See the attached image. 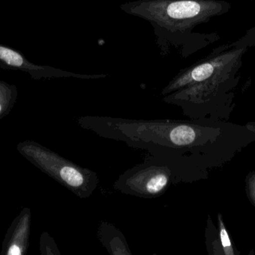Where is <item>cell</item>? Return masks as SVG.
<instances>
[{"label":"cell","instance_id":"10","mask_svg":"<svg viewBox=\"0 0 255 255\" xmlns=\"http://www.w3.org/2000/svg\"><path fill=\"white\" fill-rule=\"evenodd\" d=\"M233 46L254 47L255 46V25L249 29L241 38L231 43Z\"/></svg>","mask_w":255,"mask_h":255},{"label":"cell","instance_id":"11","mask_svg":"<svg viewBox=\"0 0 255 255\" xmlns=\"http://www.w3.org/2000/svg\"><path fill=\"white\" fill-rule=\"evenodd\" d=\"M221 232H220V236H221L222 244L225 248L231 247V241L229 239V235H228L227 232L223 229V224H222Z\"/></svg>","mask_w":255,"mask_h":255},{"label":"cell","instance_id":"2","mask_svg":"<svg viewBox=\"0 0 255 255\" xmlns=\"http://www.w3.org/2000/svg\"><path fill=\"white\" fill-rule=\"evenodd\" d=\"M190 166L181 162L149 155L120 175L114 189L142 199L160 197L172 186L188 181Z\"/></svg>","mask_w":255,"mask_h":255},{"label":"cell","instance_id":"4","mask_svg":"<svg viewBox=\"0 0 255 255\" xmlns=\"http://www.w3.org/2000/svg\"><path fill=\"white\" fill-rule=\"evenodd\" d=\"M247 49L245 46H233L231 43L217 48L205 59L179 73L162 90V95H168L226 70L242 66L243 57Z\"/></svg>","mask_w":255,"mask_h":255},{"label":"cell","instance_id":"9","mask_svg":"<svg viewBox=\"0 0 255 255\" xmlns=\"http://www.w3.org/2000/svg\"><path fill=\"white\" fill-rule=\"evenodd\" d=\"M40 252L43 255L59 254L53 240L47 233H43L40 238Z\"/></svg>","mask_w":255,"mask_h":255},{"label":"cell","instance_id":"5","mask_svg":"<svg viewBox=\"0 0 255 255\" xmlns=\"http://www.w3.org/2000/svg\"><path fill=\"white\" fill-rule=\"evenodd\" d=\"M0 67L10 70H20L28 73L34 79L43 78L63 77L73 76L69 72L63 71L49 66L37 65L28 61L20 52L0 43Z\"/></svg>","mask_w":255,"mask_h":255},{"label":"cell","instance_id":"1","mask_svg":"<svg viewBox=\"0 0 255 255\" xmlns=\"http://www.w3.org/2000/svg\"><path fill=\"white\" fill-rule=\"evenodd\" d=\"M121 7L147 19L158 30L187 32L214 16L228 13L232 5L223 0H140Z\"/></svg>","mask_w":255,"mask_h":255},{"label":"cell","instance_id":"6","mask_svg":"<svg viewBox=\"0 0 255 255\" xmlns=\"http://www.w3.org/2000/svg\"><path fill=\"white\" fill-rule=\"evenodd\" d=\"M31 210L25 208L12 222L2 242L1 255H25L29 246Z\"/></svg>","mask_w":255,"mask_h":255},{"label":"cell","instance_id":"7","mask_svg":"<svg viewBox=\"0 0 255 255\" xmlns=\"http://www.w3.org/2000/svg\"><path fill=\"white\" fill-rule=\"evenodd\" d=\"M99 232L110 237L111 239L104 235H99V238L110 254L131 255L124 235L115 226L109 223H102Z\"/></svg>","mask_w":255,"mask_h":255},{"label":"cell","instance_id":"8","mask_svg":"<svg viewBox=\"0 0 255 255\" xmlns=\"http://www.w3.org/2000/svg\"><path fill=\"white\" fill-rule=\"evenodd\" d=\"M17 95L16 85L0 81V121L11 112Z\"/></svg>","mask_w":255,"mask_h":255},{"label":"cell","instance_id":"3","mask_svg":"<svg viewBox=\"0 0 255 255\" xmlns=\"http://www.w3.org/2000/svg\"><path fill=\"white\" fill-rule=\"evenodd\" d=\"M16 149L36 168L80 199L92 196L100 184L97 172L79 166L34 141L19 142Z\"/></svg>","mask_w":255,"mask_h":255}]
</instances>
